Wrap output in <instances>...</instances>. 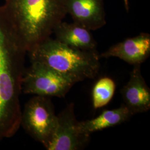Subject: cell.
Returning <instances> with one entry per match:
<instances>
[{"instance_id":"cell-9","label":"cell","mask_w":150,"mask_h":150,"mask_svg":"<svg viewBox=\"0 0 150 150\" xmlns=\"http://www.w3.org/2000/svg\"><path fill=\"white\" fill-rule=\"evenodd\" d=\"M121 93L123 104L134 115L150 109V89L141 74V65L134 66L127 83Z\"/></svg>"},{"instance_id":"cell-12","label":"cell","mask_w":150,"mask_h":150,"mask_svg":"<svg viewBox=\"0 0 150 150\" xmlns=\"http://www.w3.org/2000/svg\"><path fill=\"white\" fill-rule=\"evenodd\" d=\"M115 82L111 78L105 76L95 82L92 91L93 107L98 109L106 106L111 101L116 90Z\"/></svg>"},{"instance_id":"cell-7","label":"cell","mask_w":150,"mask_h":150,"mask_svg":"<svg viewBox=\"0 0 150 150\" xmlns=\"http://www.w3.org/2000/svg\"><path fill=\"white\" fill-rule=\"evenodd\" d=\"M150 55V35L141 33L116 43L100 54V58L117 57L129 64L141 65Z\"/></svg>"},{"instance_id":"cell-6","label":"cell","mask_w":150,"mask_h":150,"mask_svg":"<svg viewBox=\"0 0 150 150\" xmlns=\"http://www.w3.org/2000/svg\"><path fill=\"white\" fill-rule=\"evenodd\" d=\"M91 134L81 130L75 114L73 103H70L57 115V126L52 139L46 149L48 150H80L89 144Z\"/></svg>"},{"instance_id":"cell-10","label":"cell","mask_w":150,"mask_h":150,"mask_svg":"<svg viewBox=\"0 0 150 150\" xmlns=\"http://www.w3.org/2000/svg\"><path fill=\"white\" fill-rule=\"evenodd\" d=\"M56 40L71 47L86 51H97V42L91 31L79 24L61 21L54 28Z\"/></svg>"},{"instance_id":"cell-8","label":"cell","mask_w":150,"mask_h":150,"mask_svg":"<svg viewBox=\"0 0 150 150\" xmlns=\"http://www.w3.org/2000/svg\"><path fill=\"white\" fill-rule=\"evenodd\" d=\"M66 10L74 22L90 31L106 23L103 0H67Z\"/></svg>"},{"instance_id":"cell-1","label":"cell","mask_w":150,"mask_h":150,"mask_svg":"<svg viewBox=\"0 0 150 150\" xmlns=\"http://www.w3.org/2000/svg\"><path fill=\"white\" fill-rule=\"evenodd\" d=\"M27 51L17 34L0 38V142L21 126L20 96Z\"/></svg>"},{"instance_id":"cell-11","label":"cell","mask_w":150,"mask_h":150,"mask_svg":"<svg viewBox=\"0 0 150 150\" xmlns=\"http://www.w3.org/2000/svg\"><path fill=\"white\" fill-rule=\"evenodd\" d=\"M133 114L124 104L112 110H106L95 118L79 122L81 130L87 134L115 127L128 121Z\"/></svg>"},{"instance_id":"cell-4","label":"cell","mask_w":150,"mask_h":150,"mask_svg":"<svg viewBox=\"0 0 150 150\" xmlns=\"http://www.w3.org/2000/svg\"><path fill=\"white\" fill-rule=\"evenodd\" d=\"M57 123V115L51 97L35 95L22 111L21 126L46 149L52 139Z\"/></svg>"},{"instance_id":"cell-3","label":"cell","mask_w":150,"mask_h":150,"mask_svg":"<svg viewBox=\"0 0 150 150\" xmlns=\"http://www.w3.org/2000/svg\"><path fill=\"white\" fill-rule=\"evenodd\" d=\"M27 53L31 62L45 64L75 83L95 78L100 69L97 51L72 48L50 37Z\"/></svg>"},{"instance_id":"cell-2","label":"cell","mask_w":150,"mask_h":150,"mask_svg":"<svg viewBox=\"0 0 150 150\" xmlns=\"http://www.w3.org/2000/svg\"><path fill=\"white\" fill-rule=\"evenodd\" d=\"M67 0H6L3 8L27 52L50 37L66 15Z\"/></svg>"},{"instance_id":"cell-5","label":"cell","mask_w":150,"mask_h":150,"mask_svg":"<svg viewBox=\"0 0 150 150\" xmlns=\"http://www.w3.org/2000/svg\"><path fill=\"white\" fill-rule=\"evenodd\" d=\"M56 71L38 62H31L22 79V92L34 95L64 98L75 85Z\"/></svg>"}]
</instances>
